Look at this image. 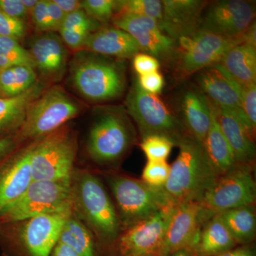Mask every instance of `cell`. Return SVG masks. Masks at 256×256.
<instances>
[{
    "label": "cell",
    "mask_w": 256,
    "mask_h": 256,
    "mask_svg": "<svg viewBox=\"0 0 256 256\" xmlns=\"http://www.w3.org/2000/svg\"><path fill=\"white\" fill-rule=\"evenodd\" d=\"M28 50L42 82H56L63 78L68 52L60 35L56 32L37 34L30 41Z\"/></svg>",
    "instance_id": "cell-18"
},
{
    "label": "cell",
    "mask_w": 256,
    "mask_h": 256,
    "mask_svg": "<svg viewBox=\"0 0 256 256\" xmlns=\"http://www.w3.org/2000/svg\"><path fill=\"white\" fill-rule=\"evenodd\" d=\"M72 212L69 207L36 216L18 222L21 226L16 230L0 224V242H20L30 256H50Z\"/></svg>",
    "instance_id": "cell-10"
},
{
    "label": "cell",
    "mask_w": 256,
    "mask_h": 256,
    "mask_svg": "<svg viewBox=\"0 0 256 256\" xmlns=\"http://www.w3.org/2000/svg\"><path fill=\"white\" fill-rule=\"evenodd\" d=\"M72 207L70 178L33 180L21 197L0 216V224H16Z\"/></svg>",
    "instance_id": "cell-9"
},
{
    "label": "cell",
    "mask_w": 256,
    "mask_h": 256,
    "mask_svg": "<svg viewBox=\"0 0 256 256\" xmlns=\"http://www.w3.org/2000/svg\"><path fill=\"white\" fill-rule=\"evenodd\" d=\"M33 142L21 146L0 164V216L23 194L32 180Z\"/></svg>",
    "instance_id": "cell-16"
},
{
    "label": "cell",
    "mask_w": 256,
    "mask_h": 256,
    "mask_svg": "<svg viewBox=\"0 0 256 256\" xmlns=\"http://www.w3.org/2000/svg\"><path fill=\"white\" fill-rule=\"evenodd\" d=\"M82 110V104L60 86L46 88L28 105L16 137L21 144L41 139L65 126Z\"/></svg>",
    "instance_id": "cell-6"
},
{
    "label": "cell",
    "mask_w": 256,
    "mask_h": 256,
    "mask_svg": "<svg viewBox=\"0 0 256 256\" xmlns=\"http://www.w3.org/2000/svg\"><path fill=\"white\" fill-rule=\"evenodd\" d=\"M206 98L210 106V124L203 146L212 164L222 174L233 169L237 162L220 129L213 104L208 98Z\"/></svg>",
    "instance_id": "cell-26"
},
{
    "label": "cell",
    "mask_w": 256,
    "mask_h": 256,
    "mask_svg": "<svg viewBox=\"0 0 256 256\" xmlns=\"http://www.w3.org/2000/svg\"><path fill=\"white\" fill-rule=\"evenodd\" d=\"M58 32L66 46L76 52L84 50L87 38L92 34V32L82 30H68L64 28H60Z\"/></svg>",
    "instance_id": "cell-40"
},
{
    "label": "cell",
    "mask_w": 256,
    "mask_h": 256,
    "mask_svg": "<svg viewBox=\"0 0 256 256\" xmlns=\"http://www.w3.org/2000/svg\"><path fill=\"white\" fill-rule=\"evenodd\" d=\"M133 67L140 76L158 72L160 67L159 60L152 56L144 53H138L133 57Z\"/></svg>",
    "instance_id": "cell-41"
},
{
    "label": "cell",
    "mask_w": 256,
    "mask_h": 256,
    "mask_svg": "<svg viewBox=\"0 0 256 256\" xmlns=\"http://www.w3.org/2000/svg\"><path fill=\"white\" fill-rule=\"evenodd\" d=\"M38 79L28 92L11 98H0V138L16 136L22 128L28 106L46 88Z\"/></svg>",
    "instance_id": "cell-24"
},
{
    "label": "cell",
    "mask_w": 256,
    "mask_h": 256,
    "mask_svg": "<svg viewBox=\"0 0 256 256\" xmlns=\"http://www.w3.org/2000/svg\"><path fill=\"white\" fill-rule=\"evenodd\" d=\"M118 12L146 16L159 24L162 18V2L159 0H121L118 1Z\"/></svg>",
    "instance_id": "cell-33"
},
{
    "label": "cell",
    "mask_w": 256,
    "mask_h": 256,
    "mask_svg": "<svg viewBox=\"0 0 256 256\" xmlns=\"http://www.w3.org/2000/svg\"><path fill=\"white\" fill-rule=\"evenodd\" d=\"M197 80L204 95L215 105L235 116L254 138L256 128L244 110L235 89L223 74L212 66L201 70Z\"/></svg>",
    "instance_id": "cell-20"
},
{
    "label": "cell",
    "mask_w": 256,
    "mask_h": 256,
    "mask_svg": "<svg viewBox=\"0 0 256 256\" xmlns=\"http://www.w3.org/2000/svg\"><path fill=\"white\" fill-rule=\"evenodd\" d=\"M48 2V13L50 18V31L56 32L60 31L62 24L65 18V13L58 8L54 0H47Z\"/></svg>",
    "instance_id": "cell-44"
},
{
    "label": "cell",
    "mask_w": 256,
    "mask_h": 256,
    "mask_svg": "<svg viewBox=\"0 0 256 256\" xmlns=\"http://www.w3.org/2000/svg\"><path fill=\"white\" fill-rule=\"evenodd\" d=\"M82 50L120 60L133 58L141 50L130 34L116 26H104L92 32Z\"/></svg>",
    "instance_id": "cell-21"
},
{
    "label": "cell",
    "mask_w": 256,
    "mask_h": 256,
    "mask_svg": "<svg viewBox=\"0 0 256 256\" xmlns=\"http://www.w3.org/2000/svg\"><path fill=\"white\" fill-rule=\"evenodd\" d=\"M181 120L188 134L202 144L210 124V110L206 96L194 88L188 89L180 100Z\"/></svg>",
    "instance_id": "cell-25"
},
{
    "label": "cell",
    "mask_w": 256,
    "mask_h": 256,
    "mask_svg": "<svg viewBox=\"0 0 256 256\" xmlns=\"http://www.w3.org/2000/svg\"><path fill=\"white\" fill-rule=\"evenodd\" d=\"M180 152L170 165L163 190L175 204L201 200L220 174L207 156L203 144L186 134L176 144Z\"/></svg>",
    "instance_id": "cell-2"
},
{
    "label": "cell",
    "mask_w": 256,
    "mask_h": 256,
    "mask_svg": "<svg viewBox=\"0 0 256 256\" xmlns=\"http://www.w3.org/2000/svg\"><path fill=\"white\" fill-rule=\"evenodd\" d=\"M124 108L137 124L142 139L150 136H164L176 146L178 140L188 134L181 119L158 95L142 90L138 78L130 88Z\"/></svg>",
    "instance_id": "cell-7"
},
{
    "label": "cell",
    "mask_w": 256,
    "mask_h": 256,
    "mask_svg": "<svg viewBox=\"0 0 256 256\" xmlns=\"http://www.w3.org/2000/svg\"><path fill=\"white\" fill-rule=\"evenodd\" d=\"M78 143L75 131L66 124L48 136L34 141L31 156L32 180H66L72 178Z\"/></svg>",
    "instance_id": "cell-8"
},
{
    "label": "cell",
    "mask_w": 256,
    "mask_h": 256,
    "mask_svg": "<svg viewBox=\"0 0 256 256\" xmlns=\"http://www.w3.org/2000/svg\"><path fill=\"white\" fill-rule=\"evenodd\" d=\"M162 18L159 23L162 31L178 41L192 36L200 30L202 15L208 2L202 0H164Z\"/></svg>",
    "instance_id": "cell-19"
},
{
    "label": "cell",
    "mask_w": 256,
    "mask_h": 256,
    "mask_svg": "<svg viewBox=\"0 0 256 256\" xmlns=\"http://www.w3.org/2000/svg\"><path fill=\"white\" fill-rule=\"evenodd\" d=\"M22 1L24 6L26 8L30 14L32 10L34 8V6L38 3V0H22Z\"/></svg>",
    "instance_id": "cell-49"
},
{
    "label": "cell",
    "mask_w": 256,
    "mask_h": 256,
    "mask_svg": "<svg viewBox=\"0 0 256 256\" xmlns=\"http://www.w3.org/2000/svg\"><path fill=\"white\" fill-rule=\"evenodd\" d=\"M220 64L244 85H256V46L247 44L235 45L226 52Z\"/></svg>",
    "instance_id": "cell-27"
},
{
    "label": "cell",
    "mask_w": 256,
    "mask_h": 256,
    "mask_svg": "<svg viewBox=\"0 0 256 256\" xmlns=\"http://www.w3.org/2000/svg\"><path fill=\"white\" fill-rule=\"evenodd\" d=\"M50 256H79L73 249L68 246L58 242L52 250Z\"/></svg>",
    "instance_id": "cell-48"
},
{
    "label": "cell",
    "mask_w": 256,
    "mask_h": 256,
    "mask_svg": "<svg viewBox=\"0 0 256 256\" xmlns=\"http://www.w3.org/2000/svg\"><path fill=\"white\" fill-rule=\"evenodd\" d=\"M18 65L28 66L35 69L30 52L20 42L10 37L0 36V70Z\"/></svg>",
    "instance_id": "cell-31"
},
{
    "label": "cell",
    "mask_w": 256,
    "mask_h": 256,
    "mask_svg": "<svg viewBox=\"0 0 256 256\" xmlns=\"http://www.w3.org/2000/svg\"><path fill=\"white\" fill-rule=\"evenodd\" d=\"M217 256H255V252L252 246L244 245L240 247H235Z\"/></svg>",
    "instance_id": "cell-47"
},
{
    "label": "cell",
    "mask_w": 256,
    "mask_h": 256,
    "mask_svg": "<svg viewBox=\"0 0 256 256\" xmlns=\"http://www.w3.org/2000/svg\"><path fill=\"white\" fill-rule=\"evenodd\" d=\"M82 10L90 18L102 24L112 21L117 12L118 1L116 0H84Z\"/></svg>",
    "instance_id": "cell-35"
},
{
    "label": "cell",
    "mask_w": 256,
    "mask_h": 256,
    "mask_svg": "<svg viewBox=\"0 0 256 256\" xmlns=\"http://www.w3.org/2000/svg\"><path fill=\"white\" fill-rule=\"evenodd\" d=\"M96 111L86 146L88 156L96 164L114 168L137 142V133L124 106H101Z\"/></svg>",
    "instance_id": "cell-4"
},
{
    "label": "cell",
    "mask_w": 256,
    "mask_h": 256,
    "mask_svg": "<svg viewBox=\"0 0 256 256\" xmlns=\"http://www.w3.org/2000/svg\"><path fill=\"white\" fill-rule=\"evenodd\" d=\"M26 22L10 18L0 11V36L10 37L20 42L26 36Z\"/></svg>",
    "instance_id": "cell-38"
},
{
    "label": "cell",
    "mask_w": 256,
    "mask_h": 256,
    "mask_svg": "<svg viewBox=\"0 0 256 256\" xmlns=\"http://www.w3.org/2000/svg\"><path fill=\"white\" fill-rule=\"evenodd\" d=\"M170 165L166 161H148L142 174V181L154 188H163L169 178Z\"/></svg>",
    "instance_id": "cell-36"
},
{
    "label": "cell",
    "mask_w": 256,
    "mask_h": 256,
    "mask_svg": "<svg viewBox=\"0 0 256 256\" xmlns=\"http://www.w3.org/2000/svg\"><path fill=\"white\" fill-rule=\"evenodd\" d=\"M176 206L166 207L121 232L116 242L121 255L160 256L166 230Z\"/></svg>",
    "instance_id": "cell-13"
},
{
    "label": "cell",
    "mask_w": 256,
    "mask_h": 256,
    "mask_svg": "<svg viewBox=\"0 0 256 256\" xmlns=\"http://www.w3.org/2000/svg\"><path fill=\"white\" fill-rule=\"evenodd\" d=\"M174 146L172 140L162 136H148L140 143L148 161H166Z\"/></svg>",
    "instance_id": "cell-34"
},
{
    "label": "cell",
    "mask_w": 256,
    "mask_h": 256,
    "mask_svg": "<svg viewBox=\"0 0 256 256\" xmlns=\"http://www.w3.org/2000/svg\"><path fill=\"white\" fill-rule=\"evenodd\" d=\"M236 245L220 215L216 213L202 224L188 250L193 256H217Z\"/></svg>",
    "instance_id": "cell-22"
},
{
    "label": "cell",
    "mask_w": 256,
    "mask_h": 256,
    "mask_svg": "<svg viewBox=\"0 0 256 256\" xmlns=\"http://www.w3.org/2000/svg\"><path fill=\"white\" fill-rule=\"evenodd\" d=\"M112 22L114 26L130 34L144 54L158 60H170L176 54V42L165 34L152 18L118 12Z\"/></svg>",
    "instance_id": "cell-15"
},
{
    "label": "cell",
    "mask_w": 256,
    "mask_h": 256,
    "mask_svg": "<svg viewBox=\"0 0 256 256\" xmlns=\"http://www.w3.org/2000/svg\"><path fill=\"white\" fill-rule=\"evenodd\" d=\"M66 14L82 9V1L80 0H54Z\"/></svg>",
    "instance_id": "cell-46"
},
{
    "label": "cell",
    "mask_w": 256,
    "mask_h": 256,
    "mask_svg": "<svg viewBox=\"0 0 256 256\" xmlns=\"http://www.w3.org/2000/svg\"><path fill=\"white\" fill-rule=\"evenodd\" d=\"M114 200L122 232L166 207L176 205L163 188L112 171L102 172Z\"/></svg>",
    "instance_id": "cell-5"
},
{
    "label": "cell",
    "mask_w": 256,
    "mask_h": 256,
    "mask_svg": "<svg viewBox=\"0 0 256 256\" xmlns=\"http://www.w3.org/2000/svg\"><path fill=\"white\" fill-rule=\"evenodd\" d=\"M0 11L10 18L26 21L30 18V12L24 6L22 0H0Z\"/></svg>",
    "instance_id": "cell-43"
},
{
    "label": "cell",
    "mask_w": 256,
    "mask_h": 256,
    "mask_svg": "<svg viewBox=\"0 0 256 256\" xmlns=\"http://www.w3.org/2000/svg\"><path fill=\"white\" fill-rule=\"evenodd\" d=\"M100 24L90 18L82 9L66 15L60 28L68 30H82V31L92 33L100 28Z\"/></svg>",
    "instance_id": "cell-37"
},
{
    "label": "cell",
    "mask_w": 256,
    "mask_h": 256,
    "mask_svg": "<svg viewBox=\"0 0 256 256\" xmlns=\"http://www.w3.org/2000/svg\"><path fill=\"white\" fill-rule=\"evenodd\" d=\"M218 214L236 244L248 245L254 240L256 234L254 205L224 210Z\"/></svg>",
    "instance_id": "cell-28"
},
{
    "label": "cell",
    "mask_w": 256,
    "mask_h": 256,
    "mask_svg": "<svg viewBox=\"0 0 256 256\" xmlns=\"http://www.w3.org/2000/svg\"><path fill=\"white\" fill-rule=\"evenodd\" d=\"M255 3L252 2H214L204 10L200 30L240 42L242 34L255 22Z\"/></svg>",
    "instance_id": "cell-14"
},
{
    "label": "cell",
    "mask_w": 256,
    "mask_h": 256,
    "mask_svg": "<svg viewBox=\"0 0 256 256\" xmlns=\"http://www.w3.org/2000/svg\"><path fill=\"white\" fill-rule=\"evenodd\" d=\"M38 78L34 68L18 65L0 70V98H11L28 92Z\"/></svg>",
    "instance_id": "cell-30"
},
{
    "label": "cell",
    "mask_w": 256,
    "mask_h": 256,
    "mask_svg": "<svg viewBox=\"0 0 256 256\" xmlns=\"http://www.w3.org/2000/svg\"><path fill=\"white\" fill-rule=\"evenodd\" d=\"M252 172L254 164L237 163L216 178L198 203L214 213L255 204L256 184Z\"/></svg>",
    "instance_id": "cell-11"
},
{
    "label": "cell",
    "mask_w": 256,
    "mask_h": 256,
    "mask_svg": "<svg viewBox=\"0 0 256 256\" xmlns=\"http://www.w3.org/2000/svg\"><path fill=\"white\" fill-rule=\"evenodd\" d=\"M212 102L220 129L233 151L236 161L239 164H254L256 156L254 138L235 116Z\"/></svg>",
    "instance_id": "cell-23"
},
{
    "label": "cell",
    "mask_w": 256,
    "mask_h": 256,
    "mask_svg": "<svg viewBox=\"0 0 256 256\" xmlns=\"http://www.w3.org/2000/svg\"><path fill=\"white\" fill-rule=\"evenodd\" d=\"M176 43L180 54L176 70L180 77L188 76L220 64L232 47L240 44L238 40L202 30L180 38Z\"/></svg>",
    "instance_id": "cell-12"
},
{
    "label": "cell",
    "mask_w": 256,
    "mask_h": 256,
    "mask_svg": "<svg viewBox=\"0 0 256 256\" xmlns=\"http://www.w3.org/2000/svg\"><path fill=\"white\" fill-rule=\"evenodd\" d=\"M170 256H193V255L188 249H182V250L174 252L172 255Z\"/></svg>",
    "instance_id": "cell-50"
},
{
    "label": "cell",
    "mask_w": 256,
    "mask_h": 256,
    "mask_svg": "<svg viewBox=\"0 0 256 256\" xmlns=\"http://www.w3.org/2000/svg\"><path fill=\"white\" fill-rule=\"evenodd\" d=\"M70 186L74 214L102 244L117 242L122 232L118 214L98 176L88 170H74Z\"/></svg>",
    "instance_id": "cell-1"
},
{
    "label": "cell",
    "mask_w": 256,
    "mask_h": 256,
    "mask_svg": "<svg viewBox=\"0 0 256 256\" xmlns=\"http://www.w3.org/2000/svg\"><path fill=\"white\" fill-rule=\"evenodd\" d=\"M58 242L68 246L79 256H96L94 234L74 212L64 224Z\"/></svg>",
    "instance_id": "cell-29"
},
{
    "label": "cell",
    "mask_w": 256,
    "mask_h": 256,
    "mask_svg": "<svg viewBox=\"0 0 256 256\" xmlns=\"http://www.w3.org/2000/svg\"><path fill=\"white\" fill-rule=\"evenodd\" d=\"M21 146L16 136L0 138V164Z\"/></svg>",
    "instance_id": "cell-45"
},
{
    "label": "cell",
    "mask_w": 256,
    "mask_h": 256,
    "mask_svg": "<svg viewBox=\"0 0 256 256\" xmlns=\"http://www.w3.org/2000/svg\"><path fill=\"white\" fill-rule=\"evenodd\" d=\"M226 78L230 85L234 87L238 94L244 110L250 120L254 127L256 128V84L246 86L234 78L222 66V64L214 66Z\"/></svg>",
    "instance_id": "cell-32"
},
{
    "label": "cell",
    "mask_w": 256,
    "mask_h": 256,
    "mask_svg": "<svg viewBox=\"0 0 256 256\" xmlns=\"http://www.w3.org/2000/svg\"><path fill=\"white\" fill-rule=\"evenodd\" d=\"M30 18L37 34L52 32L47 0H38L36 6L30 12Z\"/></svg>",
    "instance_id": "cell-39"
},
{
    "label": "cell",
    "mask_w": 256,
    "mask_h": 256,
    "mask_svg": "<svg viewBox=\"0 0 256 256\" xmlns=\"http://www.w3.org/2000/svg\"><path fill=\"white\" fill-rule=\"evenodd\" d=\"M140 86L144 92L149 94L158 95L162 92L164 80L162 74L159 72L140 76L138 78Z\"/></svg>",
    "instance_id": "cell-42"
},
{
    "label": "cell",
    "mask_w": 256,
    "mask_h": 256,
    "mask_svg": "<svg viewBox=\"0 0 256 256\" xmlns=\"http://www.w3.org/2000/svg\"><path fill=\"white\" fill-rule=\"evenodd\" d=\"M214 214L196 202L178 204L170 220L160 256H170L182 249H188L202 224Z\"/></svg>",
    "instance_id": "cell-17"
},
{
    "label": "cell",
    "mask_w": 256,
    "mask_h": 256,
    "mask_svg": "<svg viewBox=\"0 0 256 256\" xmlns=\"http://www.w3.org/2000/svg\"><path fill=\"white\" fill-rule=\"evenodd\" d=\"M69 80L89 102H109L126 92V64L88 50H78L69 64Z\"/></svg>",
    "instance_id": "cell-3"
}]
</instances>
